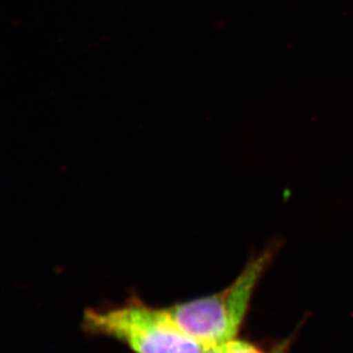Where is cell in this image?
I'll list each match as a JSON object with an SVG mask.
<instances>
[{
	"instance_id": "1",
	"label": "cell",
	"mask_w": 353,
	"mask_h": 353,
	"mask_svg": "<svg viewBox=\"0 0 353 353\" xmlns=\"http://www.w3.org/2000/svg\"><path fill=\"white\" fill-rule=\"evenodd\" d=\"M280 245L273 243L248 259L233 282L216 294L167 307L179 327L205 347L236 339L255 290L273 264Z\"/></svg>"
},
{
	"instance_id": "2",
	"label": "cell",
	"mask_w": 353,
	"mask_h": 353,
	"mask_svg": "<svg viewBox=\"0 0 353 353\" xmlns=\"http://www.w3.org/2000/svg\"><path fill=\"white\" fill-rule=\"evenodd\" d=\"M83 326L88 333L121 341L134 353H203L206 348L185 334L166 308L136 299L114 307L87 309Z\"/></svg>"
},
{
	"instance_id": "3",
	"label": "cell",
	"mask_w": 353,
	"mask_h": 353,
	"mask_svg": "<svg viewBox=\"0 0 353 353\" xmlns=\"http://www.w3.org/2000/svg\"><path fill=\"white\" fill-rule=\"evenodd\" d=\"M226 353H265L256 345L246 341L234 340L227 343Z\"/></svg>"
},
{
	"instance_id": "4",
	"label": "cell",
	"mask_w": 353,
	"mask_h": 353,
	"mask_svg": "<svg viewBox=\"0 0 353 353\" xmlns=\"http://www.w3.org/2000/svg\"><path fill=\"white\" fill-rule=\"evenodd\" d=\"M227 343H224V345H211V347H206L203 353H226Z\"/></svg>"
},
{
	"instance_id": "5",
	"label": "cell",
	"mask_w": 353,
	"mask_h": 353,
	"mask_svg": "<svg viewBox=\"0 0 353 353\" xmlns=\"http://www.w3.org/2000/svg\"><path fill=\"white\" fill-rule=\"evenodd\" d=\"M273 353H285L284 352V350H283V348H277V350H274V352Z\"/></svg>"
}]
</instances>
